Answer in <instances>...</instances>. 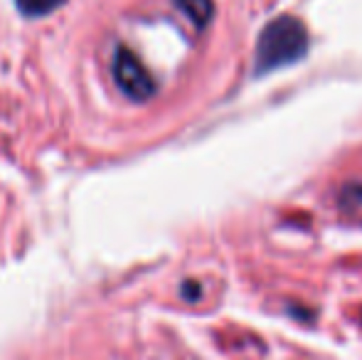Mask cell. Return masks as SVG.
Listing matches in <instances>:
<instances>
[{
    "label": "cell",
    "mask_w": 362,
    "mask_h": 360,
    "mask_svg": "<svg viewBox=\"0 0 362 360\" xmlns=\"http://www.w3.org/2000/svg\"><path fill=\"white\" fill-rule=\"evenodd\" d=\"M64 3L67 0H15V5L25 18H45V15L62 8Z\"/></svg>",
    "instance_id": "cell-4"
},
{
    "label": "cell",
    "mask_w": 362,
    "mask_h": 360,
    "mask_svg": "<svg viewBox=\"0 0 362 360\" xmlns=\"http://www.w3.org/2000/svg\"><path fill=\"white\" fill-rule=\"evenodd\" d=\"M308 52V33L305 25L293 15H279L262 30L257 40V59H254V74L276 72L281 67L298 62Z\"/></svg>",
    "instance_id": "cell-1"
},
{
    "label": "cell",
    "mask_w": 362,
    "mask_h": 360,
    "mask_svg": "<svg viewBox=\"0 0 362 360\" xmlns=\"http://www.w3.org/2000/svg\"><path fill=\"white\" fill-rule=\"evenodd\" d=\"M350 195H353L355 197V200H358L360 202V205H362V185H355V187H350Z\"/></svg>",
    "instance_id": "cell-6"
},
{
    "label": "cell",
    "mask_w": 362,
    "mask_h": 360,
    "mask_svg": "<svg viewBox=\"0 0 362 360\" xmlns=\"http://www.w3.org/2000/svg\"><path fill=\"white\" fill-rule=\"evenodd\" d=\"M182 294H185V298H197L200 296V289L195 286V281H187V286L182 289Z\"/></svg>",
    "instance_id": "cell-5"
},
{
    "label": "cell",
    "mask_w": 362,
    "mask_h": 360,
    "mask_svg": "<svg viewBox=\"0 0 362 360\" xmlns=\"http://www.w3.org/2000/svg\"><path fill=\"white\" fill-rule=\"evenodd\" d=\"M114 79L119 89L134 101H148L156 94V79L129 47H119L114 54Z\"/></svg>",
    "instance_id": "cell-2"
},
{
    "label": "cell",
    "mask_w": 362,
    "mask_h": 360,
    "mask_svg": "<svg viewBox=\"0 0 362 360\" xmlns=\"http://www.w3.org/2000/svg\"><path fill=\"white\" fill-rule=\"evenodd\" d=\"M175 5L197 28H205L212 20V15H215V3L212 0H175Z\"/></svg>",
    "instance_id": "cell-3"
}]
</instances>
